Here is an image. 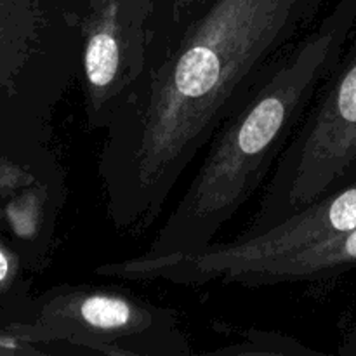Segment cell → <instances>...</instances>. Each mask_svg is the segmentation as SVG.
<instances>
[{
  "mask_svg": "<svg viewBox=\"0 0 356 356\" xmlns=\"http://www.w3.org/2000/svg\"><path fill=\"white\" fill-rule=\"evenodd\" d=\"M302 0H207L103 131L97 177L115 229L155 225L271 61L305 31Z\"/></svg>",
  "mask_w": 356,
  "mask_h": 356,
  "instance_id": "obj_1",
  "label": "cell"
},
{
  "mask_svg": "<svg viewBox=\"0 0 356 356\" xmlns=\"http://www.w3.org/2000/svg\"><path fill=\"white\" fill-rule=\"evenodd\" d=\"M355 23L356 0H341L268 65L245 103L205 146L183 197L143 254L193 252L216 242L270 177L320 87L339 63Z\"/></svg>",
  "mask_w": 356,
  "mask_h": 356,
  "instance_id": "obj_2",
  "label": "cell"
},
{
  "mask_svg": "<svg viewBox=\"0 0 356 356\" xmlns=\"http://www.w3.org/2000/svg\"><path fill=\"white\" fill-rule=\"evenodd\" d=\"M86 0H0V113L49 146L59 101L82 72Z\"/></svg>",
  "mask_w": 356,
  "mask_h": 356,
  "instance_id": "obj_3",
  "label": "cell"
},
{
  "mask_svg": "<svg viewBox=\"0 0 356 356\" xmlns=\"http://www.w3.org/2000/svg\"><path fill=\"white\" fill-rule=\"evenodd\" d=\"M356 165V23L346 49L278 156L252 219L254 236L350 183Z\"/></svg>",
  "mask_w": 356,
  "mask_h": 356,
  "instance_id": "obj_4",
  "label": "cell"
},
{
  "mask_svg": "<svg viewBox=\"0 0 356 356\" xmlns=\"http://www.w3.org/2000/svg\"><path fill=\"white\" fill-rule=\"evenodd\" d=\"M19 339L44 355L79 353L188 355L176 312L118 291L68 287L49 292L28 318L10 320Z\"/></svg>",
  "mask_w": 356,
  "mask_h": 356,
  "instance_id": "obj_5",
  "label": "cell"
},
{
  "mask_svg": "<svg viewBox=\"0 0 356 356\" xmlns=\"http://www.w3.org/2000/svg\"><path fill=\"white\" fill-rule=\"evenodd\" d=\"M356 228V179L330 191L298 214L254 236H236L232 242H212L193 252L139 256L101 264L97 277L127 282H169L200 287L211 282L233 284L240 275L257 266L291 256Z\"/></svg>",
  "mask_w": 356,
  "mask_h": 356,
  "instance_id": "obj_6",
  "label": "cell"
},
{
  "mask_svg": "<svg viewBox=\"0 0 356 356\" xmlns=\"http://www.w3.org/2000/svg\"><path fill=\"white\" fill-rule=\"evenodd\" d=\"M155 6L156 0H86L80 82L90 131L103 132L145 76Z\"/></svg>",
  "mask_w": 356,
  "mask_h": 356,
  "instance_id": "obj_7",
  "label": "cell"
},
{
  "mask_svg": "<svg viewBox=\"0 0 356 356\" xmlns=\"http://www.w3.org/2000/svg\"><path fill=\"white\" fill-rule=\"evenodd\" d=\"M356 264V228L323 242L302 249L291 256L270 261L247 273L240 275L233 284L243 287H271L278 284L320 280L343 273Z\"/></svg>",
  "mask_w": 356,
  "mask_h": 356,
  "instance_id": "obj_8",
  "label": "cell"
},
{
  "mask_svg": "<svg viewBox=\"0 0 356 356\" xmlns=\"http://www.w3.org/2000/svg\"><path fill=\"white\" fill-rule=\"evenodd\" d=\"M61 188V177L38 181L23 188L0 205V216L6 219L10 232L23 243H35L40 238L44 225L47 222L49 209H54L56 195Z\"/></svg>",
  "mask_w": 356,
  "mask_h": 356,
  "instance_id": "obj_9",
  "label": "cell"
},
{
  "mask_svg": "<svg viewBox=\"0 0 356 356\" xmlns=\"http://www.w3.org/2000/svg\"><path fill=\"white\" fill-rule=\"evenodd\" d=\"M61 177L56 159H35L0 145V205L38 181Z\"/></svg>",
  "mask_w": 356,
  "mask_h": 356,
  "instance_id": "obj_10",
  "label": "cell"
},
{
  "mask_svg": "<svg viewBox=\"0 0 356 356\" xmlns=\"http://www.w3.org/2000/svg\"><path fill=\"white\" fill-rule=\"evenodd\" d=\"M21 275V259L9 245L0 240V299H6L16 287Z\"/></svg>",
  "mask_w": 356,
  "mask_h": 356,
  "instance_id": "obj_11",
  "label": "cell"
},
{
  "mask_svg": "<svg viewBox=\"0 0 356 356\" xmlns=\"http://www.w3.org/2000/svg\"><path fill=\"white\" fill-rule=\"evenodd\" d=\"M0 355H44L33 344L19 339L13 329L9 327V322L6 325H0Z\"/></svg>",
  "mask_w": 356,
  "mask_h": 356,
  "instance_id": "obj_12",
  "label": "cell"
},
{
  "mask_svg": "<svg viewBox=\"0 0 356 356\" xmlns=\"http://www.w3.org/2000/svg\"><path fill=\"white\" fill-rule=\"evenodd\" d=\"M0 145L10 149H17V152H31L33 149L30 139L23 132L17 131L2 113H0Z\"/></svg>",
  "mask_w": 356,
  "mask_h": 356,
  "instance_id": "obj_13",
  "label": "cell"
},
{
  "mask_svg": "<svg viewBox=\"0 0 356 356\" xmlns=\"http://www.w3.org/2000/svg\"><path fill=\"white\" fill-rule=\"evenodd\" d=\"M170 2H172V0H162V2H160L159 6H156L155 14H153V21H152V38H153V35H155L156 26H159L160 21H162L163 14H165L167 9H169Z\"/></svg>",
  "mask_w": 356,
  "mask_h": 356,
  "instance_id": "obj_14",
  "label": "cell"
},
{
  "mask_svg": "<svg viewBox=\"0 0 356 356\" xmlns=\"http://www.w3.org/2000/svg\"><path fill=\"white\" fill-rule=\"evenodd\" d=\"M343 351H346V353H356V332L351 336V339L348 341V346L344 348Z\"/></svg>",
  "mask_w": 356,
  "mask_h": 356,
  "instance_id": "obj_15",
  "label": "cell"
},
{
  "mask_svg": "<svg viewBox=\"0 0 356 356\" xmlns=\"http://www.w3.org/2000/svg\"><path fill=\"white\" fill-rule=\"evenodd\" d=\"M353 179H356V165H355L353 172H351V177H350V181H353Z\"/></svg>",
  "mask_w": 356,
  "mask_h": 356,
  "instance_id": "obj_16",
  "label": "cell"
}]
</instances>
